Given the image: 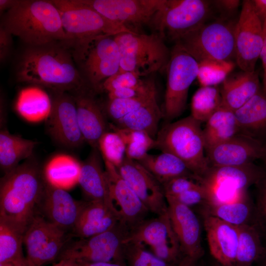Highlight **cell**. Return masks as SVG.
I'll use <instances>...</instances> for the list:
<instances>
[{
	"label": "cell",
	"instance_id": "7dc6e473",
	"mask_svg": "<svg viewBox=\"0 0 266 266\" xmlns=\"http://www.w3.org/2000/svg\"><path fill=\"white\" fill-rule=\"evenodd\" d=\"M170 197L190 207L201 203L205 204L207 199L206 189L202 184L185 192Z\"/></svg>",
	"mask_w": 266,
	"mask_h": 266
},
{
	"label": "cell",
	"instance_id": "603a6c76",
	"mask_svg": "<svg viewBox=\"0 0 266 266\" xmlns=\"http://www.w3.org/2000/svg\"><path fill=\"white\" fill-rule=\"evenodd\" d=\"M76 106L79 126L85 140L92 147L97 148L98 142L109 127L106 115L95 99L93 93L87 89L73 95Z\"/></svg>",
	"mask_w": 266,
	"mask_h": 266
},
{
	"label": "cell",
	"instance_id": "e0dca14e",
	"mask_svg": "<svg viewBox=\"0 0 266 266\" xmlns=\"http://www.w3.org/2000/svg\"><path fill=\"white\" fill-rule=\"evenodd\" d=\"M52 108L46 119L50 135L58 144L76 148L85 141L81 132L74 98L67 92H54Z\"/></svg>",
	"mask_w": 266,
	"mask_h": 266
},
{
	"label": "cell",
	"instance_id": "d6986e66",
	"mask_svg": "<svg viewBox=\"0 0 266 266\" xmlns=\"http://www.w3.org/2000/svg\"><path fill=\"white\" fill-rule=\"evenodd\" d=\"M264 144L256 139L238 133L206 151L210 167L242 166L261 159Z\"/></svg>",
	"mask_w": 266,
	"mask_h": 266
},
{
	"label": "cell",
	"instance_id": "83f0119b",
	"mask_svg": "<svg viewBox=\"0 0 266 266\" xmlns=\"http://www.w3.org/2000/svg\"><path fill=\"white\" fill-rule=\"evenodd\" d=\"M234 114L239 133L262 142L266 135V94L262 88Z\"/></svg>",
	"mask_w": 266,
	"mask_h": 266
},
{
	"label": "cell",
	"instance_id": "4dcf8cb0",
	"mask_svg": "<svg viewBox=\"0 0 266 266\" xmlns=\"http://www.w3.org/2000/svg\"><path fill=\"white\" fill-rule=\"evenodd\" d=\"M81 163L73 157L64 154L51 158L43 169L45 181L64 189L78 183Z\"/></svg>",
	"mask_w": 266,
	"mask_h": 266
},
{
	"label": "cell",
	"instance_id": "9f6ffc18",
	"mask_svg": "<svg viewBox=\"0 0 266 266\" xmlns=\"http://www.w3.org/2000/svg\"><path fill=\"white\" fill-rule=\"evenodd\" d=\"M17 0H0V10L2 11L4 10H8L14 5Z\"/></svg>",
	"mask_w": 266,
	"mask_h": 266
},
{
	"label": "cell",
	"instance_id": "11a10c76",
	"mask_svg": "<svg viewBox=\"0 0 266 266\" xmlns=\"http://www.w3.org/2000/svg\"><path fill=\"white\" fill-rule=\"evenodd\" d=\"M198 260L188 256H184L176 266H195Z\"/></svg>",
	"mask_w": 266,
	"mask_h": 266
},
{
	"label": "cell",
	"instance_id": "277c9868",
	"mask_svg": "<svg viewBox=\"0 0 266 266\" xmlns=\"http://www.w3.org/2000/svg\"><path fill=\"white\" fill-rule=\"evenodd\" d=\"M200 124L191 115L166 123L158 131L154 148L177 157L192 173L202 179L209 166L204 155L205 143Z\"/></svg>",
	"mask_w": 266,
	"mask_h": 266
},
{
	"label": "cell",
	"instance_id": "e7e4bbea",
	"mask_svg": "<svg viewBox=\"0 0 266 266\" xmlns=\"http://www.w3.org/2000/svg\"><path fill=\"white\" fill-rule=\"evenodd\" d=\"M195 266H197V265Z\"/></svg>",
	"mask_w": 266,
	"mask_h": 266
},
{
	"label": "cell",
	"instance_id": "f35d334b",
	"mask_svg": "<svg viewBox=\"0 0 266 266\" xmlns=\"http://www.w3.org/2000/svg\"><path fill=\"white\" fill-rule=\"evenodd\" d=\"M24 233L0 220V263L14 262L25 258L22 252Z\"/></svg>",
	"mask_w": 266,
	"mask_h": 266
},
{
	"label": "cell",
	"instance_id": "7a4b0ae2",
	"mask_svg": "<svg viewBox=\"0 0 266 266\" xmlns=\"http://www.w3.org/2000/svg\"><path fill=\"white\" fill-rule=\"evenodd\" d=\"M45 184L43 169L33 156L4 174L0 182V220L24 234L38 213Z\"/></svg>",
	"mask_w": 266,
	"mask_h": 266
},
{
	"label": "cell",
	"instance_id": "7402d4cb",
	"mask_svg": "<svg viewBox=\"0 0 266 266\" xmlns=\"http://www.w3.org/2000/svg\"><path fill=\"white\" fill-rule=\"evenodd\" d=\"M204 215V227L211 255L223 266H235L238 227L216 217Z\"/></svg>",
	"mask_w": 266,
	"mask_h": 266
},
{
	"label": "cell",
	"instance_id": "f1b7e54d",
	"mask_svg": "<svg viewBox=\"0 0 266 266\" xmlns=\"http://www.w3.org/2000/svg\"><path fill=\"white\" fill-rule=\"evenodd\" d=\"M37 142L11 133L5 128L0 131V166L4 174L17 167L20 162L33 156Z\"/></svg>",
	"mask_w": 266,
	"mask_h": 266
},
{
	"label": "cell",
	"instance_id": "44dd1931",
	"mask_svg": "<svg viewBox=\"0 0 266 266\" xmlns=\"http://www.w3.org/2000/svg\"><path fill=\"white\" fill-rule=\"evenodd\" d=\"M168 214L184 256L200 259L204 251L201 245L199 220L191 207L166 196Z\"/></svg>",
	"mask_w": 266,
	"mask_h": 266
},
{
	"label": "cell",
	"instance_id": "be15d7a7",
	"mask_svg": "<svg viewBox=\"0 0 266 266\" xmlns=\"http://www.w3.org/2000/svg\"><path fill=\"white\" fill-rule=\"evenodd\" d=\"M214 266H223V265L218 263L216 265H215Z\"/></svg>",
	"mask_w": 266,
	"mask_h": 266
},
{
	"label": "cell",
	"instance_id": "6125c7cd",
	"mask_svg": "<svg viewBox=\"0 0 266 266\" xmlns=\"http://www.w3.org/2000/svg\"><path fill=\"white\" fill-rule=\"evenodd\" d=\"M262 90L263 92L266 94V83L265 85H263Z\"/></svg>",
	"mask_w": 266,
	"mask_h": 266
},
{
	"label": "cell",
	"instance_id": "1f68e13d",
	"mask_svg": "<svg viewBox=\"0 0 266 266\" xmlns=\"http://www.w3.org/2000/svg\"><path fill=\"white\" fill-rule=\"evenodd\" d=\"M238 133L234 112L221 106L206 121L203 130L205 151Z\"/></svg>",
	"mask_w": 266,
	"mask_h": 266
},
{
	"label": "cell",
	"instance_id": "ee69618b",
	"mask_svg": "<svg viewBox=\"0 0 266 266\" xmlns=\"http://www.w3.org/2000/svg\"><path fill=\"white\" fill-rule=\"evenodd\" d=\"M144 81L133 72L119 70L103 82L100 90L108 93L116 90L137 86Z\"/></svg>",
	"mask_w": 266,
	"mask_h": 266
},
{
	"label": "cell",
	"instance_id": "ffe728a7",
	"mask_svg": "<svg viewBox=\"0 0 266 266\" xmlns=\"http://www.w3.org/2000/svg\"><path fill=\"white\" fill-rule=\"evenodd\" d=\"M85 203L74 199L66 190L45 181L38 213L66 232L73 229Z\"/></svg>",
	"mask_w": 266,
	"mask_h": 266
},
{
	"label": "cell",
	"instance_id": "f5cc1de1",
	"mask_svg": "<svg viewBox=\"0 0 266 266\" xmlns=\"http://www.w3.org/2000/svg\"><path fill=\"white\" fill-rule=\"evenodd\" d=\"M251 1L256 13L263 22L266 19V0H253Z\"/></svg>",
	"mask_w": 266,
	"mask_h": 266
},
{
	"label": "cell",
	"instance_id": "484cf974",
	"mask_svg": "<svg viewBox=\"0 0 266 266\" xmlns=\"http://www.w3.org/2000/svg\"><path fill=\"white\" fill-rule=\"evenodd\" d=\"M262 87L258 72H242L227 77L223 82L220 93L221 106L233 112L242 107Z\"/></svg>",
	"mask_w": 266,
	"mask_h": 266
},
{
	"label": "cell",
	"instance_id": "60d3db41",
	"mask_svg": "<svg viewBox=\"0 0 266 266\" xmlns=\"http://www.w3.org/2000/svg\"><path fill=\"white\" fill-rule=\"evenodd\" d=\"M98 148L104 161L118 167L126 157V145L117 132L106 131L99 140Z\"/></svg>",
	"mask_w": 266,
	"mask_h": 266
},
{
	"label": "cell",
	"instance_id": "5bb4252c",
	"mask_svg": "<svg viewBox=\"0 0 266 266\" xmlns=\"http://www.w3.org/2000/svg\"><path fill=\"white\" fill-rule=\"evenodd\" d=\"M235 58L242 71L254 72L262 51L263 22L256 13L252 1L244 0L234 29Z\"/></svg>",
	"mask_w": 266,
	"mask_h": 266
},
{
	"label": "cell",
	"instance_id": "ba28073f",
	"mask_svg": "<svg viewBox=\"0 0 266 266\" xmlns=\"http://www.w3.org/2000/svg\"><path fill=\"white\" fill-rule=\"evenodd\" d=\"M210 4L204 0H165L148 25L164 40L176 42L204 23Z\"/></svg>",
	"mask_w": 266,
	"mask_h": 266
},
{
	"label": "cell",
	"instance_id": "816d5d0a",
	"mask_svg": "<svg viewBox=\"0 0 266 266\" xmlns=\"http://www.w3.org/2000/svg\"><path fill=\"white\" fill-rule=\"evenodd\" d=\"M215 3L223 10L231 12L237 8L240 1L238 0H220L215 1Z\"/></svg>",
	"mask_w": 266,
	"mask_h": 266
},
{
	"label": "cell",
	"instance_id": "ac0fdd59",
	"mask_svg": "<svg viewBox=\"0 0 266 266\" xmlns=\"http://www.w3.org/2000/svg\"><path fill=\"white\" fill-rule=\"evenodd\" d=\"M116 168L149 211L157 216L168 213L162 185L138 161L126 157Z\"/></svg>",
	"mask_w": 266,
	"mask_h": 266
},
{
	"label": "cell",
	"instance_id": "f6af8a7d",
	"mask_svg": "<svg viewBox=\"0 0 266 266\" xmlns=\"http://www.w3.org/2000/svg\"><path fill=\"white\" fill-rule=\"evenodd\" d=\"M201 184V178L194 174L174 178L163 185L166 196H174Z\"/></svg>",
	"mask_w": 266,
	"mask_h": 266
},
{
	"label": "cell",
	"instance_id": "94428289",
	"mask_svg": "<svg viewBox=\"0 0 266 266\" xmlns=\"http://www.w3.org/2000/svg\"><path fill=\"white\" fill-rule=\"evenodd\" d=\"M260 261H262V266H266V247L265 251Z\"/></svg>",
	"mask_w": 266,
	"mask_h": 266
},
{
	"label": "cell",
	"instance_id": "7bdbcfd3",
	"mask_svg": "<svg viewBox=\"0 0 266 266\" xmlns=\"http://www.w3.org/2000/svg\"><path fill=\"white\" fill-rule=\"evenodd\" d=\"M198 64L197 78L202 87L216 86L222 83L234 66L232 62L207 61Z\"/></svg>",
	"mask_w": 266,
	"mask_h": 266
},
{
	"label": "cell",
	"instance_id": "bcb514c9",
	"mask_svg": "<svg viewBox=\"0 0 266 266\" xmlns=\"http://www.w3.org/2000/svg\"><path fill=\"white\" fill-rule=\"evenodd\" d=\"M153 79L144 80L136 86L116 90L107 93L108 99L137 98L148 95L156 91Z\"/></svg>",
	"mask_w": 266,
	"mask_h": 266
},
{
	"label": "cell",
	"instance_id": "5b68a950",
	"mask_svg": "<svg viewBox=\"0 0 266 266\" xmlns=\"http://www.w3.org/2000/svg\"><path fill=\"white\" fill-rule=\"evenodd\" d=\"M113 37L120 51L119 70L133 72L141 77L166 68L170 51L157 34L127 32Z\"/></svg>",
	"mask_w": 266,
	"mask_h": 266
},
{
	"label": "cell",
	"instance_id": "f546056e",
	"mask_svg": "<svg viewBox=\"0 0 266 266\" xmlns=\"http://www.w3.org/2000/svg\"><path fill=\"white\" fill-rule=\"evenodd\" d=\"M52 100L43 90L36 86L25 88L18 94L15 109L25 120L37 123L46 120L52 108Z\"/></svg>",
	"mask_w": 266,
	"mask_h": 266
},
{
	"label": "cell",
	"instance_id": "3957f363",
	"mask_svg": "<svg viewBox=\"0 0 266 266\" xmlns=\"http://www.w3.org/2000/svg\"><path fill=\"white\" fill-rule=\"evenodd\" d=\"M1 25L28 46L71 41L52 0H17L7 10Z\"/></svg>",
	"mask_w": 266,
	"mask_h": 266
},
{
	"label": "cell",
	"instance_id": "2e32d148",
	"mask_svg": "<svg viewBox=\"0 0 266 266\" xmlns=\"http://www.w3.org/2000/svg\"><path fill=\"white\" fill-rule=\"evenodd\" d=\"M108 20L135 32L148 25L165 0H81Z\"/></svg>",
	"mask_w": 266,
	"mask_h": 266
},
{
	"label": "cell",
	"instance_id": "b9f144b4",
	"mask_svg": "<svg viewBox=\"0 0 266 266\" xmlns=\"http://www.w3.org/2000/svg\"><path fill=\"white\" fill-rule=\"evenodd\" d=\"M124 257L127 266H176L156 256L144 246L136 242L125 243Z\"/></svg>",
	"mask_w": 266,
	"mask_h": 266
},
{
	"label": "cell",
	"instance_id": "d590c367",
	"mask_svg": "<svg viewBox=\"0 0 266 266\" xmlns=\"http://www.w3.org/2000/svg\"><path fill=\"white\" fill-rule=\"evenodd\" d=\"M205 205L204 214L216 217L237 227L250 224V222L254 212L257 211L256 208H254L248 194L233 202Z\"/></svg>",
	"mask_w": 266,
	"mask_h": 266
},
{
	"label": "cell",
	"instance_id": "cb8c5ba5",
	"mask_svg": "<svg viewBox=\"0 0 266 266\" xmlns=\"http://www.w3.org/2000/svg\"><path fill=\"white\" fill-rule=\"evenodd\" d=\"M254 163L242 166L210 167L201 180L203 184H215L239 191H247L266 174Z\"/></svg>",
	"mask_w": 266,
	"mask_h": 266
},
{
	"label": "cell",
	"instance_id": "680465c9",
	"mask_svg": "<svg viewBox=\"0 0 266 266\" xmlns=\"http://www.w3.org/2000/svg\"><path fill=\"white\" fill-rule=\"evenodd\" d=\"M10 266H31L26 257L20 260L12 262Z\"/></svg>",
	"mask_w": 266,
	"mask_h": 266
},
{
	"label": "cell",
	"instance_id": "ab89813d",
	"mask_svg": "<svg viewBox=\"0 0 266 266\" xmlns=\"http://www.w3.org/2000/svg\"><path fill=\"white\" fill-rule=\"evenodd\" d=\"M156 97L157 90L140 97L108 99L105 106V114L115 124Z\"/></svg>",
	"mask_w": 266,
	"mask_h": 266
},
{
	"label": "cell",
	"instance_id": "6f0895ef",
	"mask_svg": "<svg viewBox=\"0 0 266 266\" xmlns=\"http://www.w3.org/2000/svg\"><path fill=\"white\" fill-rule=\"evenodd\" d=\"M53 266H78V265L74 260L70 259H61Z\"/></svg>",
	"mask_w": 266,
	"mask_h": 266
},
{
	"label": "cell",
	"instance_id": "52a82bcc",
	"mask_svg": "<svg viewBox=\"0 0 266 266\" xmlns=\"http://www.w3.org/2000/svg\"><path fill=\"white\" fill-rule=\"evenodd\" d=\"M52 1L59 11L64 29L71 41L86 42L102 36L132 32L108 20L81 0Z\"/></svg>",
	"mask_w": 266,
	"mask_h": 266
},
{
	"label": "cell",
	"instance_id": "91938a15",
	"mask_svg": "<svg viewBox=\"0 0 266 266\" xmlns=\"http://www.w3.org/2000/svg\"><path fill=\"white\" fill-rule=\"evenodd\" d=\"M261 159L263 160L266 166V143L264 144L263 153Z\"/></svg>",
	"mask_w": 266,
	"mask_h": 266
},
{
	"label": "cell",
	"instance_id": "8fae6325",
	"mask_svg": "<svg viewBox=\"0 0 266 266\" xmlns=\"http://www.w3.org/2000/svg\"><path fill=\"white\" fill-rule=\"evenodd\" d=\"M113 36L76 43L74 58L81 65L86 79L94 90H100L103 82L120 69V51Z\"/></svg>",
	"mask_w": 266,
	"mask_h": 266
},
{
	"label": "cell",
	"instance_id": "836d02e7",
	"mask_svg": "<svg viewBox=\"0 0 266 266\" xmlns=\"http://www.w3.org/2000/svg\"><path fill=\"white\" fill-rule=\"evenodd\" d=\"M162 117L163 112L156 97L112 124L120 128L145 132L155 139L159 131V124Z\"/></svg>",
	"mask_w": 266,
	"mask_h": 266
},
{
	"label": "cell",
	"instance_id": "6da1fadb",
	"mask_svg": "<svg viewBox=\"0 0 266 266\" xmlns=\"http://www.w3.org/2000/svg\"><path fill=\"white\" fill-rule=\"evenodd\" d=\"M73 59L66 48L57 42L28 46L18 61L17 80L47 87L54 92L75 94L86 87Z\"/></svg>",
	"mask_w": 266,
	"mask_h": 266
},
{
	"label": "cell",
	"instance_id": "e575fe53",
	"mask_svg": "<svg viewBox=\"0 0 266 266\" xmlns=\"http://www.w3.org/2000/svg\"><path fill=\"white\" fill-rule=\"evenodd\" d=\"M238 227L235 266H252L261 259L266 247L262 243L261 233L256 225L246 224Z\"/></svg>",
	"mask_w": 266,
	"mask_h": 266
},
{
	"label": "cell",
	"instance_id": "74e56055",
	"mask_svg": "<svg viewBox=\"0 0 266 266\" xmlns=\"http://www.w3.org/2000/svg\"><path fill=\"white\" fill-rule=\"evenodd\" d=\"M109 128L121 136L126 145V157L139 161L154 148L155 140L145 132L118 128L110 124Z\"/></svg>",
	"mask_w": 266,
	"mask_h": 266
},
{
	"label": "cell",
	"instance_id": "4fadbf2b",
	"mask_svg": "<svg viewBox=\"0 0 266 266\" xmlns=\"http://www.w3.org/2000/svg\"><path fill=\"white\" fill-rule=\"evenodd\" d=\"M66 232L37 213L24 234L30 266H42L59 257L67 240Z\"/></svg>",
	"mask_w": 266,
	"mask_h": 266
},
{
	"label": "cell",
	"instance_id": "f907efd6",
	"mask_svg": "<svg viewBox=\"0 0 266 266\" xmlns=\"http://www.w3.org/2000/svg\"><path fill=\"white\" fill-rule=\"evenodd\" d=\"M263 44L260 57L264 69L263 85L266 83V19L263 22Z\"/></svg>",
	"mask_w": 266,
	"mask_h": 266
},
{
	"label": "cell",
	"instance_id": "db71d44e",
	"mask_svg": "<svg viewBox=\"0 0 266 266\" xmlns=\"http://www.w3.org/2000/svg\"><path fill=\"white\" fill-rule=\"evenodd\" d=\"M78 266H127L126 265L114 262H76Z\"/></svg>",
	"mask_w": 266,
	"mask_h": 266
},
{
	"label": "cell",
	"instance_id": "30bf717a",
	"mask_svg": "<svg viewBox=\"0 0 266 266\" xmlns=\"http://www.w3.org/2000/svg\"><path fill=\"white\" fill-rule=\"evenodd\" d=\"M129 232L130 230L126 226L118 222L103 233L88 238H79L66 245L59 259L91 263L114 262L126 265L124 251Z\"/></svg>",
	"mask_w": 266,
	"mask_h": 266
},
{
	"label": "cell",
	"instance_id": "9a60e30c",
	"mask_svg": "<svg viewBox=\"0 0 266 266\" xmlns=\"http://www.w3.org/2000/svg\"><path fill=\"white\" fill-rule=\"evenodd\" d=\"M108 186L109 206L119 222L130 231L145 220L149 211L118 172L117 168L104 161Z\"/></svg>",
	"mask_w": 266,
	"mask_h": 266
},
{
	"label": "cell",
	"instance_id": "c3c4849f",
	"mask_svg": "<svg viewBox=\"0 0 266 266\" xmlns=\"http://www.w3.org/2000/svg\"><path fill=\"white\" fill-rule=\"evenodd\" d=\"M257 187L256 207L258 221L266 230V173L256 184Z\"/></svg>",
	"mask_w": 266,
	"mask_h": 266
},
{
	"label": "cell",
	"instance_id": "4316f807",
	"mask_svg": "<svg viewBox=\"0 0 266 266\" xmlns=\"http://www.w3.org/2000/svg\"><path fill=\"white\" fill-rule=\"evenodd\" d=\"M118 222L105 203L87 201L72 231L78 238H86L109 230Z\"/></svg>",
	"mask_w": 266,
	"mask_h": 266
},
{
	"label": "cell",
	"instance_id": "8992f818",
	"mask_svg": "<svg viewBox=\"0 0 266 266\" xmlns=\"http://www.w3.org/2000/svg\"><path fill=\"white\" fill-rule=\"evenodd\" d=\"M233 23L222 20L204 23L186 34L175 43L181 46L199 63L231 62L235 57Z\"/></svg>",
	"mask_w": 266,
	"mask_h": 266
},
{
	"label": "cell",
	"instance_id": "d6a6232c",
	"mask_svg": "<svg viewBox=\"0 0 266 266\" xmlns=\"http://www.w3.org/2000/svg\"><path fill=\"white\" fill-rule=\"evenodd\" d=\"M138 162L162 186L174 178L194 174L181 159L169 153L162 152L158 155L148 153Z\"/></svg>",
	"mask_w": 266,
	"mask_h": 266
},
{
	"label": "cell",
	"instance_id": "9c48e42d",
	"mask_svg": "<svg viewBox=\"0 0 266 266\" xmlns=\"http://www.w3.org/2000/svg\"><path fill=\"white\" fill-rule=\"evenodd\" d=\"M166 69L167 80L163 109L166 123L178 117L185 110L189 88L197 78L199 64L179 44L170 51Z\"/></svg>",
	"mask_w": 266,
	"mask_h": 266
},
{
	"label": "cell",
	"instance_id": "8d00e7d4",
	"mask_svg": "<svg viewBox=\"0 0 266 266\" xmlns=\"http://www.w3.org/2000/svg\"><path fill=\"white\" fill-rule=\"evenodd\" d=\"M221 104L220 90L217 86H201L192 97L191 115L200 123L206 122Z\"/></svg>",
	"mask_w": 266,
	"mask_h": 266
},
{
	"label": "cell",
	"instance_id": "681fc988",
	"mask_svg": "<svg viewBox=\"0 0 266 266\" xmlns=\"http://www.w3.org/2000/svg\"><path fill=\"white\" fill-rule=\"evenodd\" d=\"M13 35L2 25L0 28V60L5 62L9 57L13 44Z\"/></svg>",
	"mask_w": 266,
	"mask_h": 266
},
{
	"label": "cell",
	"instance_id": "7c38bea8",
	"mask_svg": "<svg viewBox=\"0 0 266 266\" xmlns=\"http://www.w3.org/2000/svg\"><path fill=\"white\" fill-rule=\"evenodd\" d=\"M129 242L149 248L156 256L171 264H177L183 257L168 213L144 220L130 231L125 243Z\"/></svg>",
	"mask_w": 266,
	"mask_h": 266
},
{
	"label": "cell",
	"instance_id": "d4e9b609",
	"mask_svg": "<svg viewBox=\"0 0 266 266\" xmlns=\"http://www.w3.org/2000/svg\"><path fill=\"white\" fill-rule=\"evenodd\" d=\"M101 157L98 148L92 149L81 163L78 184L89 201H102L109 206L108 186Z\"/></svg>",
	"mask_w": 266,
	"mask_h": 266
}]
</instances>
